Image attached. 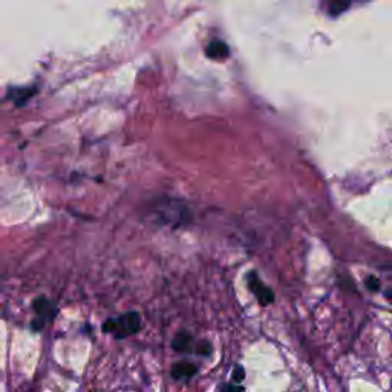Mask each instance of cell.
Segmentation results:
<instances>
[{
	"mask_svg": "<svg viewBox=\"0 0 392 392\" xmlns=\"http://www.w3.org/2000/svg\"><path fill=\"white\" fill-rule=\"evenodd\" d=\"M141 328V317L137 311H129L117 319H108L103 325L104 333H111L117 339H124L127 336H132L138 333Z\"/></svg>",
	"mask_w": 392,
	"mask_h": 392,
	"instance_id": "6da1fadb",
	"label": "cell"
},
{
	"mask_svg": "<svg viewBox=\"0 0 392 392\" xmlns=\"http://www.w3.org/2000/svg\"><path fill=\"white\" fill-rule=\"evenodd\" d=\"M248 286H250V290L253 291V294L256 296V299H258L262 305H268V304H271L274 300V294H273V291H271V288L265 286L262 283V280L254 273H251L248 276Z\"/></svg>",
	"mask_w": 392,
	"mask_h": 392,
	"instance_id": "7a4b0ae2",
	"label": "cell"
},
{
	"mask_svg": "<svg viewBox=\"0 0 392 392\" xmlns=\"http://www.w3.org/2000/svg\"><path fill=\"white\" fill-rule=\"evenodd\" d=\"M198 372V366L190 361H178L170 369V375L175 380H187Z\"/></svg>",
	"mask_w": 392,
	"mask_h": 392,
	"instance_id": "3957f363",
	"label": "cell"
},
{
	"mask_svg": "<svg viewBox=\"0 0 392 392\" xmlns=\"http://www.w3.org/2000/svg\"><path fill=\"white\" fill-rule=\"evenodd\" d=\"M205 54L207 57L213 58V60H224L230 55V49L229 44L222 41V40H212L205 48Z\"/></svg>",
	"mask_w": 392,
	"mask_h": 392,
	"instance_id": "277c9868",
	"label": "cell"
},
{
	"mask_svg": "<svg viewBox=\"0 0 392 392\" xmlns=\"http://www.w3.org/2000/svg\"><path fill=\"white\" fill-rule=\"evenodd\" d=\"M192 343H193V339L189 333H186V331H181V333H178L173 340H172V348L178 353H187L190 351L192 348Z\"/></svg>",
	"mask_w": 392,
	"mask_h": 392,
	"instance_id": "5b68a950",
	"label": "cell"
},
{
	"mask_svg": "<svg viewBox=\"0 0 392 392\" xmlns=\"http://www.w3.org/2000/svg\"><path fill=\"white\" fill-rule=\"evenodd\" d=\"M34 310L40 315V319H48V317H52V315L55 314L54 305L44 297H40V299L34 300Z\"/></svg>",
	"mask_w": 392,
	"mask_h": 392,
	"instance_id": "8992f818",
	"label": "cell"
},
{
	"mask_svg": "<svg viewBox=\"0 0 392 392\" xmlns=\"http://www.w3.org/2000/svg\"><path fill=\"white\" fill-rule=\"evenodd\" d=\"M351 6L350 2H333V3H329V14L331 16H337V14L343 12L345 9H348Z\"/></svg>",
	"mask_w": 392,
	"mask_h": 392,
	"instance_id": "52a82bcc",
	"label": "cell"
},
{
	"mask_svg": "<svg viewBox=\"0 0 392 392\" xmlns=\"http://www.w3.org/2000/svg\"><path fill=\"white\" fill-rule=\"evenodd\" d=\"M233 383L236 385V383H240L242 382L244 379H245V371L242 369V366H236L235 369H233Z\"/></svg>",
	"mask_w": 392,
	"mask_h": 392,
	"instance_id": "ba28073f",
	"label": "cell"
},
{
	"mask_svg": "<svg viewBox=\"0 0 392 392\" xmlns=\"http://www.w3.org/2000/svg\"><path fill=\"white\" fill-rule=\"evenodd\" d=\"M196 353L201 354V355H208L210 353H212V345H210L208 342H201L198 346H196Z\"/></svg>",
	"mask_w": 392,
	"mask_h": 392,
	"instance_id": "9c48e42d",
	"label": "cell"
},
{
	"mask_svg": "<svg viewBox=\"0 0 392 392\" xmlns=\"http://www.w3.org/2000/svg\"><path fill=\"white\" fill-rule=\"evenodd\" d=\"M366 286H368V288H369L371 291H377V290L380 288V282H379V279H377V277L369 276V277L366 279Z\"/></svg>",
	"mask_w": 392,
	"mask_h": 392,
	"instance_id": "30bf717a",
	"label": "cell"
},
{
	"mask_svg": "<svg viewBox=\"0 0 392 392\" xmlns=\"http://www.w3.org/2000/svg\"><path fill=\"white\" fill-rule=\"evenodd\" d=\"M244 388L242 386H237L235 383H227L222 386V392H242Z\"/></svg>",
	"mask_w": 392,
	"mask_h": 392,
	"instance_id": "8fae6325",
	"label": "cell"
}]
</instances>
